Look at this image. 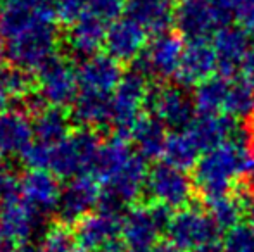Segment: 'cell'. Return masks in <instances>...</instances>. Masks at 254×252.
Masks as SVG:
<instances>
[{
	"instance_id": "6da1fadb",
	"label": "cell",
	"mask_w": 254,
	"mask_h": 252,
	"mask_svg": "<svg viewBox=\"0 0 254 252\" xmlns=\"http://www.w3.org/2000/svg\"><path fill=\"white\" fill-rule=\"evenodd\" d=\"M56 12L52 2L35 7L3 5L0 12V40L7 59L16 69L42 71L51 64L57 49Z\"/></svg>"
},
{
	"instance_id": "7a4b0ae2",
	"label": "cell",
	"mask_w": 254,
	"mask_h": 252,
	"mask_svg": "<svg viewBox=\"0 0 254 252\" xmlns=\"http://www.w3.org/2000/svg\"><path fill=\"white\" fill-rule=\"evenodd\" d=\"M249 140L248 133L201 155L194 168V185L206 201L230 194L235 180L246 175L251 161Z\"/></svg>"
},
{
	"instance_id": "3957f363",
	"label": "cell",
	"mask_w": 254,
	"mask_h": 252,
	"mask_svg": "<svg viewBox=\"0 0 254 252\" xmlns=\"http://www.w3.org/2000/svg\"><path fill=\"white\" fill-rule=\"evenodd\" d=\"M173 212L163 204L138 205L121 218V239L128 252H149L156 249L161 233L170 228Z\"/></svg>"
},
{
	"instance_id": "277c9868",
	"label": "cell",
	"mask_w": 254,
	"mask_h": 252,
	"mask_svg": "<svg viewBox=\"0 0 254 252\" xmlns=\"http://www.w3.org/2000/svg\"><path fill=\"white\" fill-rule=\"evenodd\" d=\"M101 142L90 130H80L52 149L49 169L63 178H78L95 168Z\"/></svg>"
},
{
	"instance_id": "5b68a950",
	"label": "cell",
	"mask_w": 254,
	"mask_h": 252,
	"mask_svg": "<svg viewBox=\"0 0 254 252\" xmlns=\"http://www.w3.org/2000/svg\"><path fill=\"white\" fill-rule=\"evenodd\" d=\"M147 76L142 71L133 69L123 74L120 85L113 94L111 123L120 137L131 135L133 128L140 121V111L145 107L149 94Z\"/></svg>"
},
{
	"instance_id": "8992f818",
	"label": "cell",
	"mask_w": 254,
	"mask_h": 252,
	"mask_svg": "<svg viewBox=\"0 0 254 252\" xmlns=\"http://www.w3.org/2000/svg\"><path fill=\"white\" fill-rule=\"evenodd\" d=\"M166 233L171 246L184 252H195L206 244L220 240V230L209 212L190 205L175 212Z\"/></svg>"
},
{
	"instance_id": "52a82bcc",
	"label": "cell",
	"mask_w": 254,
	"mask_h": 252,
	"mask_svg": "<svg viewBox=\"0 0 254 252\" xmlns=\"http://www.w3.org/2000/svg\"><path fill=\"white\" fill-rule=\"evenodd\" d=\"M194 187V180L187 175V171L164 161L154 164V168L149 171L145 189L156 204L180 211L189 205Z\"/></svg>"
},
{
	"instance_id": "ba28073f",
	"label": "cell",
	"mask_w": 254,
	"mask_h": 252,
	"mask_svg": "<svg viewBox=\"0 0 254 252\" xmlns=\"http://www.w3.org/2000/svg\"><path fill=\"white\" fill-rule=\"evenodd\" d=\"M145 107L151 109L164 126L184 131L195 119V105L192 95L184 87H151Z\"/></svg>"
},
{
	"instance_id": "9c48e42d",
	"label": "cell",
	"mask_w": 254,
	"mask_h": 252,
	"mask_svg": "<svg viewBox=\"0 0 254 252\" xmlns=\"http://www.w3.org/2000/svg\"><path fill=\"white\" fill-rule=\"evenodd\" d=\"M185 45L182 37L177 33H163L152 38L147 50L138 59L137 69L142 71L145 76H154L159 80H166L177 74L180 67L182 55H184Z\"/></svg>"
},
{
	"instance_id": "30bf717a",
	"label": "cell",
	"mask_w": 254,
	"mask_h": 252,
	"mask_svg": "<svg viewBox=\"0 0 254 252\" xmlns=\"http://www.w3.org/2000/svg\"><path fill=\"white\" fill-rule=\"evenodd\" d=\"M175 24L178 35L189 42L206 40L223 26L209 0H180L175 7Z\"/></svg>"
},
{
	"instance_id": "8fae6325",
	"label": "cell",
	"mask_w": 254,
	"mask_h": 252,
	"mask_svg": "<svg viewBox=\"0 0 254 252\" xmlns=\"http://www.w3.org/2000/svg\"><path fill=\"white\" fill-rule=\"evenodd\" d=\"M42 216L16 192L0 201V235L9 242H28L40 228Z\"/></svg>"
},
{
	"instance_id": "7c38bea8",
	"label": "cell",
	"mask_w": 254,
	"mask_h": 252,
	"mask_svg": "<svg viewBox=\"0 0 254 252\" xmlns=\"http://www.w3.org/2000/svg\"><path fill=\"white\" fill-rule=\"evenodd\" d=\"M40 92L38 94L44 97L47 104L52 107H64V105L74 104L78 97V74L71 67L69 62L63 59H54L51 64L40 71Z\"/></svg>"
},
{
	"instance_id": "4fadbf2b",
	"label": "cell",
	"mask_w": 254,
	"mask_h": 252,
	"mask_svg": "<svg viewBox=\"0 0 254 252\" xmlns=\"http://www.w3.org/2000/svg\"><path fill=\"white\" fill-rule=\"evenodd\" d=\"M213 49L218 57V73L220 76L230 80L239 69L244 57L253 49L251 31L242 26H221L213 35Z\"/></svg>"
},
{
	"instance_id": "5bb4252c",
	"label": "cell",
	"mask_w": 254,
	"mask_h": 252,
	"mask_svg": "<svg viewBox=\"0 0 254 252\" xmlns=\"http://www.w3.org/2000/svg\"><path fill=\"white\" fill-rule=\"evenodd\" d=\"M101 190L90 176H78L73 178L64 190L61 192L57 214L64 223H80L87 218L88 212L101 204Z\"/></svg>"
},
{
	"instance_id": "9a60e30c",
	"label": "cell",
	"mask_w": 254,
	"mask_h": 252,
	"mask_svg": "<svg viewBox=\"0 0 254 252\" xmlns=\"http://www.w3.org/2000/svg\"><path fill=\"white\" fill-rule=\"evenodd\" d=\"M76 74L80 87L78 92L99 95H113L123 78L120 62L111 55H92L83 59Z\"/></svg>"
},
{
	"instance_id": "2e32d148",
	"label": "cell",
	"mask_w": 254,
	"mask_h": 252,
	"mask_svg": "<svg viewBox=\"0 0 254 252\" xmlns=\"http://www.w3.org/2000/svg\"><path fill=\"white\" fill-rule=\"evenodd\" d=\"M214 71H218V57L213 44H207L206 40L189 42L175 80L180 87L190 88L211 78Z\"/></svg>"
},
{
	"instance_id": "e0dca14e",
	"label": "cell",
	"mask_w": 254,
	"mask_h": 252,
	"mask_svg": "<svg viewBox=\"0 0 254 252\" xmlns=\"http://www.w3.org/2000/svg\"><path fill=\"white\" fill-rule=\"evenodd\" d=\"M189 135L195 142L201 152H209L227 142L237 138L244 131L239 119L232 116H195V119L187 128Z\"/></svg>"
},
{
	"instance_id": "ac0fdd59",
	"label": "cell",
	"mask_w": 254,
	"mask_h": 252,
	"mask_svg": "<svg viewBox=\"0 0 254 252\" xmlns=\"http://www.w3.org/2000/svg\"><path fill=\"white\" fill-rule=\"evenodd\" d=\"M76 225L74 237L83 251L102 252L121 235V218L106 211L88 214Z\"/></svg>"
},
{
	"instance_id": "d6986e66",
	"label": "cell",
	"mask_w": 254,
	"mask_h": 252,
	"mask_svg": "<svg viewBox=\"0 0 254 252\" xmlns=\"http://www.w3.org/2000/svg\"><path fill=\"white\" fill-rule=\"evenodd\" d=\"M145 33L137 23L128 17L118 19L107 28L106 49L107 55L118 62H131L142 55L145 49Z\"/></svg>"
},
{
	"instance_id": "ffe728a7",
	"label": "cell",
	"mask_w": 254,
	"mask_h": 252,
	"mask_svg": "<svg viewBox=\"0 0 254 252\" xmlns=\"http://www.w3.org/2000/svg\"><path fill=\"white\" fill-rule=\"evenodd\" d=\"M125 14L145 33L154 37L168 33L175 23V7L171 0H127Z\"/></svg>"
},
{
	"instance_id": "44dd1931",
	"label": "cell",
	"mask_w": 254,
	"mask_h": 252,
	"mask_svg": "<svg viewBox=\"0 0 254 252\" xmlns=\"http://www.w3.org/2000/svg\"><path fill=\"white\" fill-rule=\"evenodd\" d=\"M61 192L56 176L45 169H30L19 183V195L40 216L57 209Z\"/></svg>"
},
{
	"instance_id": "7402d4cb",
	"label": "cell",
	"mask_w": 254,
	"mask_h": 252,
	"mask_svg": "<svg viewBox=\"0 0 254 252\" xmlns=\"http://www.w3.org/2000/svg\"><path fill=\"white\" fill-rule=\"evenodd\" d=\"M106 24L107 23L94 16L80 17V21H76L67 33V47L80 57H92L101 49V45L106 44Z\"/></svg>"
},
{
	"instance_id": "603a6c76",
	"label": "cell",
	"mask_w": 254,
	"mask_h": 252,
	"mask_svg": "<svg viewBox=\"0 0 254 252\" xmlns=\"http://www.w3.org/2000/svg\"><path fill=\"white\" fill-rule=\"evenodd\" d=\"M130 137L133 138L137 154L144 161L147 159L152 161L159 155H164V149H166L170 135L166 133V126L156 116H145V118H140Z\"/></svg>"
},
{
	"instance_id": "cb8c5ba5",
	"label": "cell",
	"mask_w": 254,
	"mask_h": 252,
	"mask_svg": "<svg viewBox=\"0 0 254 252\" xmlns=\"http://www.w3.org/2000/svg\"><path fill=\"white\" fill-rule=\"evenodd\" d=\"M33 142V125L23 112H0V152H23Z\"/></svg>"
},
{
	"instance_id": "d4e9b609",
	"label": "cell",
	"mask_w": 254,
	"mask_h": 252,
	"mask_svg": "<svg viewBox=\"0 0 254 252\" xmlns=\"http://www.w3.org/2000/svg\"><path fill=\"white\" fill-rule=\"evenodd\" d=\"M111 107L113 95L78 92V97L73 104V116L85 128L104 126L107 125V121H111Z\"/></svg>"
},
{
	"instance_id": "484cf974",
	"label": "cell",
	"mask_w": 254,
	"mask_h": 252,
	"mask_svg": "<svg viewBox=\"0 0 254 252\" xmlns=\"http://www.w3.org/2000/svg\"><path fill=\"white\" fill-rule=\"evenodd\" d=\"M228 90H230V80L223 76H211L194 87V105L195 111L201 116H214L223 109L227 104Z\"/></svg>"
},
{
	"instance_id": "4316f807",
	"label": "cell",
	"mask_w": 254,
	"mask_h": 252,
	"mask_svg": "<svg viewBox=\"0 0 254 252\" xmlns=\"http://www.w3.org/2000/svg\"><path fill=\"white\" fill-rule=\"evenodd\" d=\"M35 142L54 149L69 137V119L61 109H44L37 114L33 121Z\"/></svg>"
},
{
	"instance_id": "83f0119b",
	"label": "cell",
	"mask_w": 254,
	"mask_h": 252,
	"mask_svg": "<svg viewBox=\"0 0 254 252\" xmlns=\"http://www.w3.org/2000/svg\"><path fill=\"white\" fill-rule=\"evenodd\" d=\"M133 155V151L123 140V137L113 138V140H109L101 147L94 171L97 173L99 180L106 185L114 175H118L131 161Z\"/></svg>"
},
{
	"instance_id": "f1b7e54d",
	"label": "cell",
	"mask_w": 254,
	"mask_h": 252,
	"mask_svg": "<svg viewBox=\"0 0 254 252\" xmlns=\"http://www.w3.org/2000/svg\"><path fill=\"white\" fill-rule=\"evenodd\" d=\"M244 197H246L244 194H235V195L227 194V195H221V197L207 201L209 216L220 232L221 230L228 232V230L241 225L242 214H244L246 207H248Z\"/></svg>"
},
{
	"instance_id": "f546056e",
	"label": "cell",
	"mask_w": 254,
	"mask_h": 252,
	"mask_svg": "<svg viewBox=\"0 0 254 252\" xmlns=\"http://www.w3.org/2000/svg\"><path fill=\"white\" fill-rule=\"evenodd\" d=\"M164 159L170 164L187 171V169L195 168L197 161L201 159V149L195 145V142L185 130L175 131L168 137Z\"/></svg>"
},
{
	"instance_id": "4dcf8cb0",
	"label": "cell",
	"mask_w": 254,
	"mask_h": 252,
	"mask_svg": "<svg viewBox=\"0 0 254 252\" xmlns=\"http://www.w3.org/2000/svg\"><path fill=\"white\" fill-rule=\"evenodd\" d=\"M227 116L235 119H244L254 112V85L244 78H235L230 81L227 104H225Z\"/></svg>"
},
{
	"instance_id": "1f68e13d",
	"label": "cell",
	"mask_w": 254,
	"mask_h": 252,
	"mask_svg": "<svg viewBox=\"0 0 254 252\" xmlns=\"http://www.w3.org/2000/svg\"><path fill=\"white\" fill-rule=\"evenodd\" d=\"M225 252H254V226L251 223H241L228 230L223 239Z\"/></svg>"
},
{
	"instance_id": "d6a6232c",
	"label": "cell",
	"mask_w": 254,
	"mask_h": 252,
	"mask_svg": "<svg viewBox=\"0 0 254 252\" xmlns=\"http://www.w3.org/2000/svg\"><path fill=\"white\" fill-rule=\"evenodd\" d=\"M125 2L127 0H87L83 16H94L104 23H114L116 17L125 12Z\"/></svg>"
},
{
	"instance_id": "836d02e7",
	"label": "cell",
	"mask_w": 254,
	"mask_h": 252,
	"mask_svg": "<svg viewBox=\"0 0 254 252\" xmlns=\"http://www.w3.org/2000/svg\"><path fill=\"white\" fill-rule=\"evenodd\" d=\"M76 237L66 226H54L42 239V252H74Z\"/></svg>"
},
{
	"instance_id": "e575fe53",
	"label": "cell",
	"mask_w": 254,
	"mask_h": 252,
	"mask_svg": "<svg viewBox=\"0 0 254 252\" xmlns=\"http://www.w3.org/2000/svg\"><path fill=\"white\" fill-rule=\"evenodd\" d=\"M85 2L87 0H52V7L57 19L73 26L85 14Z\"/></svg>"
},
{
	"instance_id": "d590c367",
	"label": "cell",
	"mask_w": 254,
	"mask_h": 252,
	"mask_svg": "<svg viewBox=\"0 0 254 252\" xmlns=\"http://www.w3.org/2000/svg\"><path fill=\"white\" fill-rule=\"evenodd\" d=\"M51 152L52 149L47 145H42L38 142H31L23 152H21V159L30 169H45L49 168L51 162Z\"/></svg>"
},
{
	"instance_id": "8d00e7d4",
	"label": "cell",
	"mask_w": 254,
	"mask_h": 252,
	"mask_svg": "<svg viewBox=\"0 0 254 252\" xmlns=\"http://www.w3.org/2000/svg\"><path fill=\"white\" fill-rule=\"evenodd\" d=\"M5 85L10 97H24L31 95V78L30 73L21 69L7 71L5 73Z\"/></svg>"
},
{
	"instance_id": "74e56055",
	"label": "cell",
	"mask_w": 254,
	"mask_h": 252,
	"mask_svg": "<svg viewBox=\"0 0 254 252\" xmlns=\"http://www.w3.org/2000/svg\"><path fill=\"white\" fill-rule=\"evenodd\" d=\"M232 19L248 31H254V0H237Z\"/></svg>"
},
{
	"instance_id": "f35d334b",
	"label": "cell",
	"mask_w": 254,
	"mask_h": 252,
	"mask_svg": "<svg viewBox=\"0 0 254 252\" xmlns=\"http://www.w3.org/2000/svg\"><path fill=\"white\" fill-rule=\"evenodd\" d=\"M3 54H5V50H3L2 45H0V112L5 111L7 104H9V99H10V94H9V90H7V85H5L7 71H3V67H2Z\"/></svg>"
},
{
	"instance_id": "ab89813d",
	"label": "cell",
	"mask_w": 254,
	"mask_h": 252,
	"mask_svg": "<svg viewBox=\"0 0 254 252\" xmlns=\"http://www.w3.org/2000/svg\"><path fill=\"white\" fill-rule=\"evenodd\" d=\"M14 176L9 169L0 168V201L14 192Z\"/></svg>"
},
{
	"instance_id": "60d3db41",
	"label": "cell",
	"mask_w": 254,
	"mask_h": 252,
	"mask_svg": "<svg viewBox=\"0 0 254 252\" xmlns=\"http://www.w3.org/2000/svg\"><path fill=\"white\" fill-rule=\"evenodd\" d=\"M241 78L248 80L249 83L254 85V47L249 50V54L244 57V61L241 64Z\"/></svg>"
},
{
	"instance_id": "b9f144b4",
	"label": "cell",
	"mask_w": 254,
	"mask_h": 252,
	"mask_svg": "<svg viewBox=\"0 0 254 252\" xmlns=\"http://www.w3.org/2000/svg\"><path fill=\"white\" fill-rule=\"evenodd\" d=\"M246 189H248V194L254 197V154L251 155V161L246 169Z\"/></svg>"
},
{
	"instance_id": "7bdbcfd3",
	"label": "cell",
	"mask_w": 254,
	"mask_h": 252,
	"mask_svg": "<svg viewBox=\"0 0 254 252\" xmlns=\"http://www.w3.org/2000/svg\"><path fill=\"white\" fill-rule=\"evenodd\" d=\"M102 252H128V251H125V247L116 240V242H113L111 246H107Z\"/></svg>"
},
{
	"instance_id": "ee69618b",
	"label": "cell",
	"mask_w": 254,
	"mask_h": 252,
	"mask_svg": "<svg viewBox=\"0 0 254 252\" xmlns=\"http://www.w3.org/2000/svg\"><path fill=\"white\" fill-rule=\"evenodd\" d=\"M10 244H12V242H9L5 237L0 235V252H12V247H10Z\"/></svg>"
},
{
	"instance_id": "f6af8a7d",
	"label": "cell",
	"mask_w": 254,
	"mask_h": 252,
	"mask_svg": "<svg viewBox=\"0 0 254 252\" xmlns=\"http://www.w3.org/2000/svg\"><path fill=\"white\" fill-rule=\"evenodd\" d=\"M249 219H251V225L254 226V207L249 211Z\"/></svg>"
},
{
	"instance_id": "bcb514c9",
	"label": "cell",
	"mask_w": 254,
	"mask_h": 252,
	"mask_svg": "<svg viewBox=\"0 0 254 252\" xmlns=\"http://www.w3.org/2000/svg\"><path fill=\"white\" fill-rule=\"evenodd\" d=\"M17 252H35V251L31 249V247H23V249H19Z\"/></svg>"
},
{
	"instance_id": "7dc6e473",
	"label": "cell",
	"mask_w": 254,
	"mask_h": 252,
	"mask_svg": "<svg viewBox=\"0 0 254 252\" xmlns=\"http://www.w3.org/2000/svg\"><path fill=\"white\" fill-rule=\"evenodd\" d=\"M0 157H2V152H0Z\"/></svg>"
}]
</instances>
